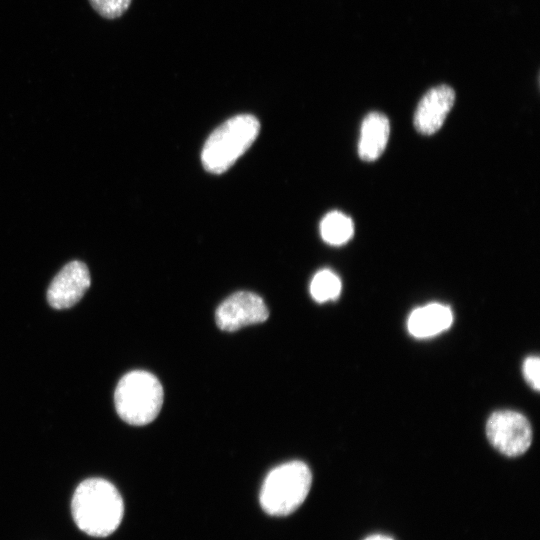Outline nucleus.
Segmentation results:
<instances>
[{
	"label": "nucleus",
	"instance_id": "1",
	"mask_svg": "<svg viewBox=\"0 0 540 540\" xmlns=\"http://www.w3.org/2000/svg\"><path fill=\"white\" fill-rule=\"evenodd\" d=\"M71 513L80 530L94 537L112 534L120 525L124 504L117 488L108 480L89 478L74 491Z\"/></svg>",
	"mask_w": 540,
	"mask_h": 540
},
{
	"label": "nucleus",
	"instance_id": "2",
	"mask_svg": "<svg viewBox=\"0 0 540 540\" xmlns=\"http://www.w3.org/2000/svg\"><path fill=\"white\" fill-rule=\"evenodd\" d=\"M260 129L251 114H239L217 127L206 140L201 153L204 168L214 174L228 170L255 141Z\"/></svg>",
	"mask_w": 540,
	"mask_h": 540
},
{
	"label": "nucleus",
	"instance_id": "3",
	"mask_svg": "<svg viewBox=\"0 0 540 540\" xmlns=\"http://www.w3.org/2000/svg\"><path fill=\"white\" fill-rule=\"evenodd\" d=\"M115 408L128 424L142 426L152 422L163 404V388L148 371L134 370L118 382L114 393Z\"/></svg>",
	"mask_w": 540,
	"mask_h": 540
},
{
	"label": "nucleus",
	"instance_id": "4",
	"mask_svg": "<svg viewBox=\"0 0 540 540\" xmlns=\"http://www.w3.org/2000/svg\"><path fill=\"white\" fill-rule=\"evenodd\" d=\"M312 483L309 467L301 461H290L272 469L266 476L260 503L273 516L294 512L306 499Z\"/></svg>",
	"mask_w": 540,
	"mask_h": 540
},
{
	"label": "nucleus",
	"instance_id": "5",
	"mask_svg": "<svg viewBox=\"0 0 540 540\" xmlns=\"http://www.w3.org/2000/svg\"><path fill=\"white\" fill-rule=\"evenodd\" d=\"M486 435L494 448L510 457L526 452L532 442L529 421L512 410L492 413L486 424Z\"/></svg>",
	"mask_w": 540,
	"mask_h": 540
},
{
	"label": "nucleus",
	"instance_id": "6",
	"mask_svg": "<svg viewBox=\"0 0 540 540\" xmlns=\"http://www.w3.org/2000/svg\"><path fill=\"white\" fill-rule=\"evenodd\" d=\"M269 316L263 299L249 291H239L226 298L215 312L219 329L233 332L252 324L264 322Z\"/></svg>",
	"mask_w": 540,
	"mask_h": 540
},
{
	"label": "nucleus",
	"instance_id": "7",
	"mask_svg": "<svg viewBox=\"0 0 540 540\" xmlns=\"http://www.w3.org/2000/svg\"><path fill=\"white\" fill-rule=\"evenodd\" d=\"M90 284L87 266L80 261L69 262L51 281L47 301L55 309L70 308L83 297Z\"/></svg>",
	"mask_w": 540,
	"mask_h": 540
},
{
	"label": "nucleus",
	"instance_id": "8",
	"mask_svg": "<svg viewBox=\"0 0 540 540\" xmlns=\"http://www.w3.org/2000/svg\"><path fill=\"white\" fill-rule=\"evenodd\" d=\"M455 92L448 85L431 88L422 97L414 113L416 130L424 135L437 132L453 107Z\"/></svg>",
	"mask_w": 540,
	"mask_h": 540
},
{
	"label": "nucleus",
	"instance_id": "9",
	"mask_svg": "<svg viewBox=\"0 0 540 540\" xmlns=\"http://www.w3.org/2000/svg\"><path fill=\"white\" fill-rule=\"evenodd\" d=\"M453 322L450 307L431 303L413 310L408 318L407 327L416 338H428L447 330Z\"/></svg>",
	"mask_w": 540,
	"mask_h": 540
},
{
	"label": "nucleus",
	"instance_id": "10",
	"mask_svg": "<svg viewBox=\"0 0 540 540\" xmlns=\"http://www.w3.org/2000/svg\"><path fill=\"white\" fill-rule=\"evenodd\" d=\"M390 134L388 118L379 112H371L363 119L358 144V154L364 161H374L386 148Z\"/></svg>",
	"mask_w": 540,
	"mask_h": 540
},
{
	"label": "nucleus",
	"instance_id": "11",
	"mask_svg": "<svg viewBox=\"0 0 540 540\" xmlns=\"http://www.w3.org/2000/svg\"><path fill=\"white\" fill-rule=\"evenodd\" d=\"M320 233L325 242L339 246L345 244L354 233L353 222L347 215L332 211L320 223Z\"/></svg>",
	"mask_w": 540,
	"mask_h": 540
},
{
	"label": "nucleus",
	"instance_id": "12",
	"mask_svg": "<svg viewBox=\"0 0 540 540\" xmlns=\"http://www.w3.org/2000/svg\"><path fill=\"white\" fill-rule=\"evenodd\" d=\"M341 288L340 278L331 270L323 269L313 276L310 283V294L315 301L323 303L337 299Z\"/></svg>",
	"mask_w": 540,
	"mask_h": 540
},
{
	"label": "nucleus",
	"instance_id": "13",
	"mask_svg": "<svg viewBox=\"0 0 540 540\" xmlns=\"http://www.w3.org/2000/svg\"><path fill=\"white\" fill-rule=\"evenodd\" d=\"M88 2L102 18L113 20L128 10L132 0H88Z\"/></svg>",
	"mask_w": 540,
	"mask_h": 540
},
{
	"label": "nucleus",
	"instance_id": "14",
	"mask_svg": "<svg viewBox=\"0 0 540 540\" xmlns=\"http://www.w3.org/2000/svg\"><path fill=\"white\" fill-rule=\"evenodd\" d=\"M540 360L536 356H530L525 359L523 364V375L527 383L536 391L540 388Z\"/></svg>",
	"mask_w": 540,
	"mask_h": 540
},
{
	"label": "nucleus",
	"instance_id": "15",
	"mask_svg": "<svg viewBox=\"0 0 540 540\" xmlns=\"http://www.w3.org/2000/svg\"><path fill=\"white\" fill-rule=\"evenodd\" d=\"M364 540H393V539L385 535L377 534V535H371Z\"/></svg>",
	"mask_w": 540,
	"mask_h": 540
}]
</instances>
